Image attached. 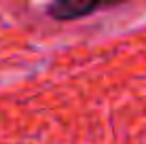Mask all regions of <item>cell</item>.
Segmentation results:
<instances>
[{
    "label": "cell",
    "mask_w": 146,
    "mask_h": 144,
    "mask_svg": "<svg viewBox=\"0 0 146 144\" xmlns=\"http://www.w3.org/2000/svg\"><path fill=\"white\" fill-rule=\"evenodd\" d=\"M104 7H108V4H102V2H72V0H59V2L49 4L47 13L51 15L53 19L68 21V19L85 17V15L98 11V9H104Z\"/></svg>",
    "instance_id": "1"
}]
</instances>
